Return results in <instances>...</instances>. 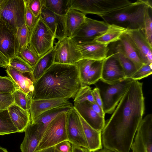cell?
<instances>
[{"label":"cell","instance_id":"obj_1","mask_svg":"<svg viewBox=\"0 0 152 152\" xmlns=\"http://www.w3.org/2000/svg\"><path fill=\"white\" fill-rule=\"evenodd\" d=\"M145 110L142 83L132 80L101 132L102 145L114 152H129Z\"/></svg>","mask_w":152,"mask_h":152},{"label":"cell","instance_id":"obj_2","mask_svg":"<svg viewBox=\"0 0 152 152\" xmlns=\"http://www.w3.org/2000/svg\"><path fill=\"white\" fill-rule=\"evenodd\" d=\"M33 99H74L82 85L75 64L53 63L33 83Z\"/></svg>","mask_w":152,"mask_h":152},{"label":"cell","instance_id":"obj_3","mask_svg":"<svg viewBox=\"0 0 152 152\" xmlns=\"http://www.w3.org/2000/svg\"><path fill=\"white\" fill-rule=\"evenodd\" d=\"M149 7L152 8L150 1L138 0L101 17L109 25H116L127 30H144L145 14Z\"/></svg>","mask_w":152,"mask_h":152},{"label":"cell","instance_id":"obj_4","mask_svg":"<svg viewBox=\"0 0 152 152\" xmlns=\"http://www.w3.org/2000/svg\"><path fill=\"white\" fill-rule=\"evenodd\" d=\"M131 3L128 0H69V7L85 15L95 14L101 17Z\"/></svg>","mask_w":152,"mask_h":152},{"label":"cell","instance_id":"obj_5","mask_svg":"<svg viewBox=\"0 0 152 152\" xmlns=\"http://www.w3.org/2000/svg\"><path fill=\"white\" fill-rule=\"evenodd\" d=\"M132 80L126 78L122 81L110 84L100 80L94 84L99 90L103 110L105 114L113 113Z\"/></svg>","mask_w":152,"mask_h":152},{"label":"cell","instance_id":"obj_6","mask_svg":"<svg viewBox=\"0 0 152 152\" xmlns=\"http://www.w3.org/2000/svg\"><path fill=\"white\" fill-rule=\"evenodd\" d=\"M55 38L40 16L29 34L28 46L39 58L53 48Z\"/></svg>","mask_w":152,"mask_h":152},{"label":"cell","instance_id":"obj_7","mask_svg":"<svg viewBox=\"0 0 152 152\" xmlns=\"http://www.w3.org/2000/svg\"><path fill=\"white\" fill-rule=\"evenodd\" d=\"M66 112L58 115L47 126L36 151L55 146L64 141H68L66 131Z\"/></svg>","mask_w":152,"mask_h":152},{"label":"cell","instance_id":"obj_8","mask_svg":"<svg viewBox=\"0 0 152 152\" xmlns=\"http://www.w3.org/2000/svg\"><path fill=\"white\" fill-rule=\"evenodd\" d=\"M1 20L11 27L15 34L25 24L24 0H0Z\"/></svg>","mask_w":152,"mask_h":152},{"label":"cell","instance_id":"obj_9","mask_svg":"<svg viewBox=\"0 0 152 152\" xmlns=\"http://www.w3.org/2000/svg\"><path fill=\"white\" fill-rule=\"evenodd\" d=\"M54 63L75 64L82 59L77 44L72 37H66L55 43Z\"/></svg>","mask_w":152,"mask_h":152},{"label":"cell","instance_id":"obj_10","mask_svg":"<svg viewBox=\"0 0 152 152\" xmlns=\"http://www.w3.org/2000/svg\"><path fill=\"white\" fill-rule=\"evenodd\" d=\"M109 26L104 21L86 17L72 37L77 44L93 41L104 34Z\"/></svg>","mask_w":152,"mask_h":152},{"label":"cell","instance_id":"obj_11","mask_svg":"<svg viewBox=\"0 0 152 152\" xmlns=\"http://www.w3.org/2000/svg\"><path fill=\"white\" fill-rule=\"evenodd\" d=\"M132 152H152V115L142 118L132 144Z\"/></svg>","mask_w":152,"mask_h":152},{"label":"cell","instance_id":"obj_12","mask_svg":"<svg viewBox=\"0 0 152 152\" xmlns=\"http://www.w3.org/2000/svg\"><path fill=\"white\" fill-rule=\"evenodd\" d=\"M66 131L71 144L88 149V146L78 114L73 106L66 112Z\"/></svg>","mask_w":152,"mask_h":152},{"label":"cell","instance_id":"obj_13","mask_svg":"<svg viewBox=\"0 0 152 152\" xmlns=\"http://www.w3.org/2000/svg\"><path fill=\"white\" fill-rule=\"evenodd\" d=\"M126 78L122 68L118 60L112 54H108L103 60L101 80L113 84Z\"/></svg>","mask_w":152,"mask_h":152},{"label":"cell","instance_id":"obj_14","mask_svg":"<svg viewBox=\"0 0 152 152\" xmlns=\"http://www.w3.org/2000/svg\"><path fill=\"white\" fill-rule=\"evenodd\" d=\"M126 32L144 64L152 63V46L147 40L143 30H127Z\"/></svg>","mask_w":152,"mask_h":152},{"label":"cell","instance_id":"obj_15","mask_svg":"<svg viewBox=\"0 0 152 152\" xmlns=\"http://www.w3.org/2000/svg\"><path fill=\"white\" fill-rule=\"evenodd\" d=\"M40 16L58 40L67 36L65 15L55 13L42 5Z\"/></svg>","mask_w":152,"mask_h":152},{"label":"cell","instance_id":"obj_16","mask_svg":"<svg viewBox=\"0 0 152 152\" xmlns=\"http://www.w3.org/2000/svg\"><path fill=\"white\" fill-rule=\"evenodd\" d=\"M82 59L102 61L107 56L108 45L98 42L95 40L77 44Z\"/></svg>","mask_w":152,"mask_h":152},{"label":"cell","instance_id":"obj_17","mask_svg":"<svg viewBox=\"0 0 152 152\" xmlns=\"http://www.w3.org/2000/svg\"><path fill=\"white\" fill-rule=\"evenodd\" d=\"M68 100L61 99H32L29 110L31 122L48 110L64 105H73Z\"/></svg>","mask_w":152,"mask_h":152},{"label":"cell","instance_id":"obj_18","mask_svg":"<svg viewBox=\"0 0 152 152\" xmlns=\"http://www.w3.org/2000/svg\"><path fill=\"white\" fill-rule=\"evenodd\" d=\"M0 52L9 60L15 56V34L2 20L0 21Z\"/></svg>","mask_w":152,"mask_h":152},{"label":"cell","instance_id":"obj_19","mask_svg":"<svg viewBox=\"0 0 152 152\" xmlns=\"http://www.w3.org/2000/svg\"><path fill=\"white\" fill-rule=\"evenodd\" d=\"M90 102L86 101L74 103L73 107L85 121L94 129L102 132L105 124L104 118L99 115L91 108Z\"/></svg>","mask_w":152,"mask_h":152},{"label":"cell","instance_id":"obj_20","mask_svg":"<svg viewBox=\"0 0 152 152\" xmlns=\"http://www.w3.org/2000/svg\"><path fill=\"white\" fill-rule=\"evenodd\" d=\"M108 46L107 55L112 54L115 57L121 66L126 78H130L137 69L134 64L125 54L119 40L110 43Z\"/></svg>","mask_w":152,"mask_h":152},{"label":"cell","instance_id":"obj_21","mask_svg":"<svg viewBox=\"0 0 152 152\" xmlns=\"http://www.w3.org/2000/svg\"><path fill=\"white\" fill-rule=\"evenodd\" d=\"M73 106L64 105L48 110L40 115L30 122L37 126L40 140L45 129L50 123L60 114L68 111Z\"/></svg>","mask_w":152,"mask_h":152},{"label":"cell","instance_id":"obj_22","mask_svg":"<svg viewBox=\"0 0 152 152\" xmlns=\"http://www.w3.org/2000/svg\"><path fill=\"white\" fill-rule=\"evenodd\" d=\"M7 109L11 119L18 132H25L31 122L29 111L24 110L14 104Z\"/></svg>","mask_w":152,"mask_h":152},{"label":"cell","instance_id":"obj_23","mask_svg":"<svg viewBox=\"0 0 152 152\" xmlns=\"http://www.w3.org/2000/svg\"><path fill=\"white\" fill-rule=\"evenodd\" d=\"M78 114L82 125L89 152H94L102 149L101 132L93 128Z\"/></svg>","mask_w":152,"mask_h":152},{"label":"cell","instance_id":"obj_24","mask_svg":"<svg viewBox=\"0 0 152 152\" xmlns=\"http://www.w3.org/2000/svg\"><path fill=\"white\" fill-rule=\"evenodd\" d=\"M25 135L20 145L21 152H35L40 140L38 127L30 123L26 128Z\"/></svg>","mask_w":152,"mask_h":152},{"label":"cell","instance_id":"obj_25","mask_svg":"<svg viewBox=\"0 0 152 152\" xmlns=\"http://www.w3.org/2000/svg\"><path fill=\"white\" fill-rule=\"evenodd\" d=\"M54 51L53 48L40 57L29 74L33 83L39 78L54 63Z\"/></svg>","mask_w":152,"mask_h":152},{"label":"cell","instance_id":"obj_26","mask_svg":"<svg viewBox=\"0 0 152 152\" xmlns=\"http://www.w3.org/2000/svg\"><path fill=\"white\" fill-rule=\"evenodd\" d=\"M6 71L8 76L15 81L20 89L27 95L33 97L34 86L33 83L31 79L9 65Z\"/></svg>","mask_w":152,"mask_h":152},{"label":"cell","instance_id":"obj_27","mask_svg":"<svg viewBox=\"0 0 152 152\" xmlns=\"http://www.w3.org/2000/svg\"><path fill=\"white\" fill-rule=\"evenodd\" d=\"M86 15L77 10L69 9L65 15V22L67 36L72 37L83 23Z\"/></svg>","mask_w":152,"mask_h":152},{"label":"cell","instance_id":"obj_28","mask_svg":"<svg viewBox=\"0 0 152 152\" xmlns=\"http://www.w3.org/2000/svg\"><path fill=\"white\" fill-rule=\"evenodd\" d=\"M126 31L121 36L119 41L125 54L134 64L138 70L144 64Z\"/></svg>","mask_w":152,"mask_h":152},{"label":"cell","instance_id":"obj_29","mask_svg":"<svg viewBox=\"0 0 152 152\" xmlns=\"http://www.w3.org/2000/svg\"><path fill=\"white\" fill-rule=\"evenodd\" d=\"M126 30V29L116 25H109L106 31L95 40L99 43L108 45L119 40L121 36Z\"/></svg>","mask_w":152,"mask_h":152},{"label":"cell","instance_id":"obj_30","mask_svg":"<svg viewBox=\"0 0 152 152\" xmlns=\"http://www.w3.org/2000/svg\"><path fill=\"white\" fill-rule=\"evenodd\" d=\"M42 4L57 15L65 16L69 9V0H41Z\"/></svg>","mask_w":152,"mask_h":152},{"label":"cell","instance_id":"obj_31","mask_svg":"<svg viewBox=\"0 0 152 152\" xmlns=\"http://www.w3.org/2000/svg\"><path fill=\"white\" fill-rule=\"evenodd\" d=\"M18 132L13 123L7 109L0 110V135Z\"/></svg>","mask_w":152,"mask_h":152},{"label":"cell","instance_id":"obj_32","mask_svg":"<svg viewBox=\"0 0 152 152\" xmlns=\"http://www.w3.org/2000/svg\"><path fill=\"white\" fill-rule=\"evenodd\" d=\"M29 32L26 24L19 28L15 34V55L28 46Z\"/></svg>","mask_w":152,"mask_h":152},{"label":"cell","instance_id":"obj_33","mask_svg":"<svg viewBox=\"0 0 152 152\" xmlns=\"http://www.w3.org/2000/svg\"><path fill=\"white\" fill-rule=\"evenodd\" d=\"M14 104L24 110L29 111L32 97L27 95L19 88L12 94Z\"/></svg>","mask_w":152,"mask_h":152},{"label":"cell","instance_id":"obj_34","mask_svg":"<svg viewBox=\"0 0 152 152\" xmlns=\"http://www.w3.org/2000/svg\"><path fill=\"white\" fill-rule=\"evenodd\" d=\"M103 60L95 61L93 63L87 75L86 85L94 84L101 79Z\"/></svg>","mask_w":152,"mask_h":152},{"label":"cell","instance_id":"obj_35","mask_svg":"<svg viewBox=\"0 0 152 152\" xmlns=\"http://www.w3.org/2000/svg\"><path fill=\"white\" fill-rule=\"evenodd\" d=\"M86 101L91 103H95L92 90L89 86L87 85L81 86L74 99V103H80Z\"/></svg>","mask_w":152,"mask_h":152},{"label":"cell","instance_id":"obj_36","mask_svg":"<svg viewBox=\"0 0 152 152\" xmlns=\"http://www.w3.org/2000/svg\"><path fill=\"white\" fill-rule=\"evenodd\" d=\"M95 60L82 59L76 64L79 72V78L82 86L85 85L87 75Z\"/></svg>","mask_w":152,"mask_h":152},{"label":"cell","instance_id":"obj_37","mask_svg":"<svg viewBox=\"0 0 152 152\" xmlns=\"http://www.w3.org/2000/svg\"><path fill=\"white\" fill-rule=\"evenodd\" d=\"M9 65L23 74L31 73L33 68L20 57L15 56L9 60Z\"/></svg>","mask_w":152,"mask_h":152},{"label":"cell","instance_id":"obj_38","mask_svg":"<svg viewBox=\"0 0 152 152\" xmlns=\"http://www.w3.org/2000/svg\"><path fill=\"white\" fill-rule=\"evenodd\" d=\"M19 87L10 77L0 76V93L12 94Z\"/></svg>","mask_w":152,"mask_h":152},{"label":"cell","instance_id":"obj_39","mask_svg":"<svg viewBox=\"0 0 152 152\" xmlns=\"http://www.w3.org/2000/svg\"><path fill=\"white\" fill-rule=\"evenodd\" d=\"M152 8H148L145 12L144 31L146 38L149 44L152 46Z\"/></svg>","mask_w":152,"mask_h":152},{"label":"cell","instance_id":"obj_40","mask_svg":"<svg viewBox=\"0 0 152 152\" xmlns=\"http://www.w3.org/2000/svg\"><path fill=\"white\" fill-rule=\"evenodd\" d=\"M21 58L32 68L35 65L39 58L28 46L16 55Z\"/></svg>","mask_w":152,"mask_h":152},{"label":"cell","instance_id":"obj_41","mask_svg":"<svg viewBox=\"0 0 152 152\" xmlns=\"http://www.w3.org/2000/svg\"><path fill=\"white\" fill-rule=\"evenodd\" d=\"M152 73V63L144 64L138 69L130 79L137 80L146 77Z\"/></svg>","mask_w":152,"mask_h":152},{"label":"cell","instance_id":"obj_42","mask_svg":"<svg viewBox=\"0 0 152 152\" xmlns=\"http://www.w3.org/2000/svg\"><path fill=\"white\" fill-rule=\"evenodd\" d=\"M28 8L33 14L39 18L40 15L42 4L41 0H24Z\"/></svg>","mask_w":152,"mask_h":152},{"label":"cell","instance_id":"obj_43","mask_svg":"<svg viewBox=\"0 0 152 152\" xmlns=\"http://www.w3.org/2000/svg\"><path fill=\"white\" fill-rule=\"evenodd\" d=\"M25 24L29 31L30 34L37 22L39 18L36 17L31 11L25 3Z\"/></svg>","mask_w":152,"mask_h":152},{"label":"cell","instance_id":"obj_44","mask_svg":"<svg viewBox=\"0 0 152 152\" xmlns=\"http://www.w3.org/2000/svg\"><path fill=\"white\" fill-rule=\"evenodd\" d=\"M14 104L12 94L0 93V110L7 109Z\"/></svg>","mask_w":152,"mask_h":152},{"label":"cell","instance_id":"obj_45","mask_svg":"<svg viewBox=\"0 0 152 152\" xmlns=\"http://www.w3.org/2000/svg\"><path fill=\"white\" fill-rule=\"evenodd\" d=\"M56 148L61 152H72L71 143L68 141H64L55 145Z\"/></svg>","mask_w":152,"mask_h":152},{"label":"cell","instance_id":"obj_46","mask_svg":"<svg viewBox=\"0 0 152 152\" xmlns=\"http://www.w3.org/2000/svg\"><path fill=\"white\" fill-rule=\"evenodd\" d=\"M92 93L95 102L103 109L102 102L98 89L94 88L92 90Z\"/></svg>","mask_w":152,"mask_h":152},{"label":"cell","instance_id":"obj_47","mask_svg":"<svg viewBox=\"0 0 152 152\" xmlns=\"http://www.w3.org/2000/svg\"><path fill=\"white\" fill-rule=\"evenodd\" d=\"M90 106L92 109L101 116L104 118L105 114L102 109L95 102L91 103L90 102Z\"/></svg>","mask_w":152,"mask_h":152},{"label":"cell","instance_id":"obj_48","mask_svg":"<svg viewBox=\"0 0 152 152\" xmlns=\"http://www.w3.org/2000/svg\"><path fill=\"white\" fill-rule=\"evenodd\" d=\"M9 60L0 52V67L7 68L9 65Z\"/></svg>","mask_w":152,"mask_h":152},{"label":"cell","instance_id":"obj_49","mask_svg":"<svg viewBox=\"0 0 152 152\" xmlns=\"http://www.w3.org/2000/svg\"><path fill=\"white\" fill-rule=\"evenodd\" d=\"M72 152H89L86 148L71 144Z\"/></svg>","mask_w":152,"mask_h":152},{"label":"cell","instance_id":"obj_50","mask_svg":"<svg viewBox=\"0 0 152 152\" xmlns=\"http://www.w3.org/2000/svg\"><path fill=\"white\" fill-rule=\"evenodd\" d=\"M35 152H61L56 148L55 146L44 149Z\"/></svg>","mask_w":152,"mask_h":152},{"label":"cell","instance_id":"obj_51","mask_svg":"<svg viewBox=\"0 0 152 152\" xmlns=\"http://www.w3.org/2000/svg\"><path fill=\"white\" fill-rule=\"evenodd\" d=\"M94 152H114L110 150L107 149L106 148H104L103 149H102L96 151Z\"/></svg>","mask_w":152,"mask_h":152},{"label":"cell","instance_id":"obj_52","mask_svg":"<svg viewBox=\"0 0 152 152\" xmlns=\"http://www.w3.org/2000/svg\"><path fill=\"white\" fill-rule=\"evenodd\" d=\"M0 152H8L7 149L0 146Z\"/></svg>","mask_w":152,"mask_h":152},{"label":"cell","instance_id":"obj_53","mask_svg":"<svg viewBox=\"0 0 152 152\" xmlns=\"http://www.w3.org/2000/svg\"><path fill=\"white\" fill-rule=\"evenodd\" d=\"M1 20V10L0 9V21Z\"/></svg>","mask_w":152,"mask_h":152}]
</instances>
